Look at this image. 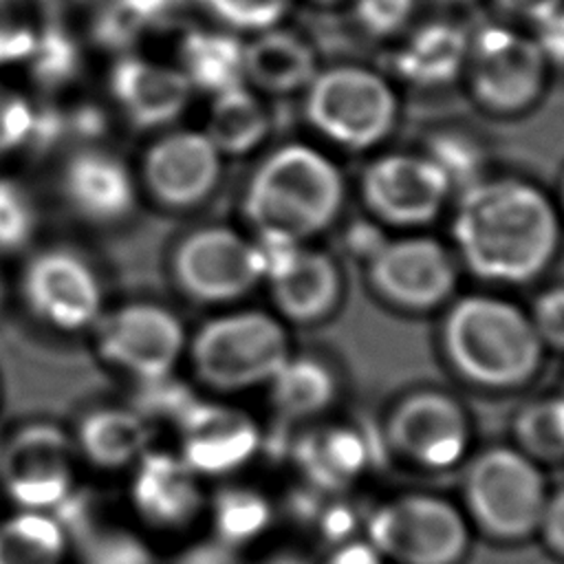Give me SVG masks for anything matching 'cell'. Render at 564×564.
<instances>
[{
    "label": "cell",
    "mask_w": 564,
    "mask_h": 564,
    "mask_svg": "<svg viewBox=\"0 0 564 564\" xmlns=\"http://www.w3.org/2000/svg\"><path fill=\"white\" fill-rule=\"evenodd\" d=\"M463 264L480 280L527 284L555 258L560 212L533 183L476 181L460 192L452 225Z\"/></svg>",
    "instance_id": "1"
},
{
    "label": "cell",
    "mask_w": 564,
    "mask_h": 564,
    "mask_svg": "<svg viewBox=\"0 0 564 564\" xmlns=\"http://www.w3.org/2000/svg\"><path fill=\"white\" fill-rule=\"evenodd\" d=\"M346 183L339 167L313 145L284 143L249 176L242 212L258 238L304 242L341 214Z\"/></svg>",
    "instance_id": "2"
},
{
    "label": "cell",
    "mask_w": 564,
    "mask_h": 564,
    "mask_svg": "<svg viewBox=\"0 0 564 564\" xmlns=\"http://www.w3.org/2000/svg\"><path fill=\"white\" fill-rule=\"evenodd\" d=\"M441 348L463 381L485 390H513L540 370L544 344L531 315L518 304L474 293L447 308Z\"/></svg>",
    "instance_id": "3"
},
{
    "label": "cell",
    "mask_w": 564,
    "mask_h": 564,
    "mask_svg": "<svg viewBox=\"0 0 564 564\" xmlns=\"http://www.w3.org/2000/svg\"><path fill=\"white\" fill-rule=\"evenodd\" d=\"M549 491L542 465L516 445H491L465 460L460 507L487 540L520 544L535 538Z\"/></svg>",
    "instance_id": "4"
},
{
    "label": "cell",
    "mask_w": 564,
    "mask_h": 564,
    "mask_svg": "<svg viewBox=\"0 0 564 564\" xmlns=\"http://www.w3.org/2000/svg\"><path fill=\"white\" fill-rule=\"evenodd\" d=\"M189 357L205 386L218 392H238L275 377L291 357L289 333L267 311H229L207 319L194 333Z\"/></svg>",
    "instance_id": "5"
},
{
    "label": "cell",
    "mask_w": 564,
    "mask_h": 564,
    "mask_svg": "<svg viewBox=\"0 0 564 564\" xmlns=\"http://www.w3.org/2000/svg\"><path fill=\"white\" fill-rule=\"evenodd\" d=\"M366 538L388 564H463L474 529L460 505L432 491H405L372 507Z\"/></svg>",
    "instance_id": "6"
},
{
    "label": "cell",
    "mask_w": 564,
    "mask_h": 564,
    "mask_svg": "<svg viewBox=\"0 0 564 564\" xmlns=\"http://www.w3.org/2000/svg\"><path fill=\"white\" fill-rule=\"evenodd\" d=\"M304 93L311 128L344 150L375 148L397 123V93L366 66L339 64L317 70Z\"/></svg>",
    "instance_id": "7"
},
{
    "label": "cell",
    "mask_w": 564,
    "mask_h": 564,
    "mask_svg": "<svg viewBox=\"0 0 564 564\" xmlns=\"http://www.w3.org/2000/svg\"><path fill=\"white\" fill-rule=\"evenodd\" d=\"M172 275L194 302L231 304L264 278V262L258 242L231 227L209 225L178 240L172 253Z\"/></svg>",
    "instance_id": "8"
},
{
    "label": "cell",
    "mask_w": 564,
    "mask_h": 564,
    "mask_svg": "<svg viewBox=\"0 0 564 564\" xmlns=\"http://www.w3.org/2000/svg\"><path fill=\"white\" fill-rule=\"evenodd\" d=\"M549 62L535 40L500 26L482 29L467 48L474 99L496 115H518L544 93Z\"/></svg>",
    "instance_id": "9"
},
{
    "label": "cell",
    "mask_w": 564,
    "mask_h": 564,
    "mask_svg": "<svg viewBox=\"0 0 564 564\" xmlns=\"http://www.w3.org/2000/svg\"><path fill=\"white\" fill-rule=\"evenodd\" d=\"M73 441L53 423L35 421L0 443V487L13 509L55 511L75 491Z\"/></svg>",
    "instance_id": "10"
},
{
    "label": "cell",
    "mask_w": 564,
    "mask_h": 564,
    "mask_svg": "<svg viewBox=\"0 0 564 564\" xmlns=\"http://www.w3.org/2000/svg\"><path fill=\"white\" fill-rule=\"evenodd\" d=\"M386 436L390 447L412 467L447 471L469 456L471 421L452 394L416 390L392 408Z\"/></svg>",
    "instance_id": "11"
},
{
    "label": "cell",
    "mask_w": 564,
    "mask_h": 564,
    "mask_svg": "<svg viewBox=\"0 0 564 564\" xmlns=\"http://www.w3.org/2000/svg\"><path fill=\"white\" fill-rule=\"evenodd\" d=\"M368 280L390 306L425 313L443 306L456 286L454 253L430 236L383 240L368 258Z\"/></svg>",
    "instance_id": "12"
},
{
    "label": "cell",
    "mask_w": 564,
    "mask_h": 564,
    "mask_svg": "<svg viewBox=\"0 0 564 564\" xmlns=\"http://www.w3.org/2000/svg\"><path fill=\"white\" fill-rule=\"evenodd\" d=\"M359 192L377 220L421 227L443 212L452 183L427 154L388 152L366 165Z\"/></svg>",
    "instance_id": "13"
},
{
    "label": "cell",
    "mask_w": 564,
    "mask_h": 564,
    "mask_svg": "<svg viewBox=\"0 0 564 564\" xmlns=\"http://www.w3.org/2000/svg\"><path fill=\"white\" fill-rule=\"evenodd\" d=\"M185 341L181 319L150 302L126 304L95 322L99 355L139 381L172 375Z\"/></svg>",
    "instance_id": "14"
},
{
    "label": "cell",
    "mask_w": 564,
    "mask_h": 564,
    "mask_svg": "<svg viewBox=\"0 0 564 564\" xmlns=\"http://www.w3.org/2000/svg\"><path fill=\"white\" fill-rule=\"evenodd\" d=\"M258 247L271 300L282 317L313 324L337 308L341 271L326 251L282 238H260Z\"/></svg>",
    "instance_id": "15"
},
{
    "label": "cell",
    "mask_w": 564,
    "mask_h": 564,
    "mask_svg": "<svg viewBox=\"0 0 564 564\" xmlns=\"http://www.w3.org/2000/svg\"><path fill=\"white\" fill-rule=\"evenodd\" d=\"M22 297L33 315L59 330H82L101 317V284L70 249H46L22 273Z\"/></svg>",
    "instance_id": "16"
},
{
    "label": "cell",
    "mask_w": 564,
    "mask_h": 564,
    "mask_svg": "<svg viewBox=\"0 0 564 564\" xmlns=\"http://www.w3.org/2000/svg\"><path fill=\"white\" fill-rule=\"evenodd\" d=\"M178 456L200 478H223L245 467L260 447L256 421L231 405L194 399L174 423Z\"/></svg>",
    "instance_id": "17"
},
{
    "label": "cell",
    "mask_w": 564,
    "mask_h": 564,
    "mask_svg": "<svg viewBox=\"0 0 564 564\" xmlns=\"http://www.w3.org/2000/svg\"><path fill=\"white\" fill-rule=\"evenodd\" d=\"M128 498L137 518L161 533L187 531L207 507L203 478L178 454L165 449H148L139 456Z\"/></svg>",
    "instance_id": "18"
},
{
    "label": "cell",
    "mask_w": 564,
    "mask_h": 564,
    "mask_svg": "<svg viewBox=\"0 0 564 564\" xmlns=\"http://www.w3.org/2000/svg\"><path fill=\"white\" fill-rule=\"evenodd\" d=\"M220 172L223 154L205 132L196 130H174L159 137L141 165L150 196L172 209H189L209 198Z\"/></svg>",
    "instance_id": "19"
},
{
    "label": "cell",
    "mask_w": 564,
    "mask_h": 564,
    "mask_svg": "<svg viewBox=\"0 0 564 564\" xmlns=\"http://www.w3.org/2000/svg\"><path fill=\"white\" fill-rule=\"evenodd\" d=\"M108 86L126 119L143 130L176 121L192 95V86L181 68L139 55H121L110 68Z\"/></svg>",
    "instance_id": "20"
},
{
    "label": "cell",
    "mask_w": 564,
    "mask_h": 564,
    "mask_svg": "<svg viewBox=\"0 0 564 564\" xmlns=\"http://www.w3.org/2000/svg\"><path fill=\"white\" fill-rule=\"evenodd\" d=\"M68 207L90 223H117L134 209L137 187L128 165L108 150L79 148L62 170Z\"/></svg>",
    "instance_id": "21"
},
{
    "label": "cell",
    "mask_w": 564,
    "mask_h": 564,
    "mask_svg": "<svg viewBox=\"0 0 564 564\" xmlns=\"http://www.w3.org/2000/svg\"><path fill=\"white\" fill-rule=\"evenodd\" d=\"M317 73L313 46L293 31L273 26L245 44V84L269 95L306 90Z\"/></svg>",
    "instance_id": "22"
},
{
    "label": "cell",
    "mask_w": 564,
    "mask_h": 564,
    "mask_svg": "<svg viewBox=\"0 0 564 564\" xmlns=\"http://www.w3.org/2000/svg\"><path fill=\"white\" fill-rule=\"evenodd\" d=\"M75 443L93 467L117 471L150 449V423L132 408H97L82 416Z\"/></svg>",
    "instance_id": "23"
},
{
    "label": "cell",
    "mask_w": 564,
    "mask_h": 564,
    "mask_svg": "<svg viewBox=\"0 0 564 564\" xmlns=\"http://www.w3.org/2000/svg\"><path fill=\"white\" fill-rule=\"evenodd\" d=\"M370 463L364 436L348 425H326L297 445V465L315 489L339 491L350 487Z\"/></svg>",
    "instance_id": "24"
},
{
    "label": "cell",
    "mask_w": 564,
    "mask_h": 564,
    "mask_svg": "<svg viewBox=\"0 0 564 564\" xmlns=\"http://www.w3.org/2000/svg\"><path fill=\"white\" fill-rule=\"evenodd\" d=\"M189 86L212 95L245 84V44L227 31H189L178 46Z\"/></svg>",
    "instance_id": "25"
},
{
    "label": "cell",
    "mask_w": 564,
    "mask_h": 564,
    "mask_svg": "<svg viewBox=\"0 0 564 564\" xmlns=\"http://www.w3.org/2000/svg\"><path fill=\"white\" fill-rule=\"evenodd\" d=\"M467 37L452 24H427L419 29L397 53L399 73L419 86L452 82L467 62Z\"/></svg>",
    "instance_id": "26"
},
{
    "label": "cell",
    "mask_w": 564,
    "mask_h": 564,
    "mask_svg": "<svg viewBox=\"0 0 564 564\" xmlns=\"http://www.w3.org/2000/svg\"><path fill=\"white\" fill-rule=\"evenodd\" d=\"M70 535L51 511L13 509L0 518V564H66Z\"/></svg>",
    "instance_id": "27"
},
{
    "label": "cell",
    "mask_w": 564,
    "mask_h": 564,
    "mask_svg": "<svg viewBox=\"0 0 564 564\" xmlns=\"http://www.w3.org/2000/svg\"><path fill=\"white\" fill-rule=\"evenodd\" d=\"M205 134L220 154H247L269 134V112L253 88L238 84L214 95Z\"/></svg>",
    "instance_id": "28"
},
{
    "label": "cell",
    "mask_w": 564,
    "mask_h": 564,
    "mask_svg": "<svg viewBox=\"0 0 564 564\" xmlns=\"http://www.w3.org/2000/svg\"><path fill=\"white\" fill-rule=\"evenodd\" d=\"M271 401L286 419H313L324 414L337 397L333 368L317 357H289L269 381Z\"/></svg>",
    "instance_id": "29"
},
{
    "label": "cell",
    "mask_w": 564,
    "mask_h": 564,
    "mask_svg": "<svg viewBox=\"0 0 564 564\" xmlns=\"http://www.w3.org/2000/svg\"><path fill=\"white\" fill-rule=\"evenodd\" d=\"M205 516L212 535L238 551L256 544L273 524L271 500L247 485H225L207 496Z\"/></svg>",
    "instance_id": "30"
},
{
    "label": "cell",
    "mask_w": 564,
    "mask_h": 564,
    "mask_svg": "<svg viewBox=\"0 0 564 564\" xmlns=\"http://www.w3.org/2000/svg\"><path fill=\"white\" fill-rule=\"evenodd\" d=\"M29 73L44 90H59L77 79L84 66V53L77 37L55 18L37 29L33 51L26 59Z\"/></svg>",
    "instance_id": "31"
},
{
    "label": "cell",
    "mask_w": 564,
    "mask_h": 564,
    "mask_svg": "<svg viewBox=\"0 0 564 564\" xmlns=\"http://www.w3.org/2000/svg\"><path fill=\"white\" fill-rule=\"evenodd\" d=\"M516 447L538 465L564 463V397H544L524 405L513 421Z\"/></svg>",
    "instance_id": "32"
},
{
    "label": "cell",
    "mask_w": 564,
    "mask_h": 564,
    "mask_svg": "<svg viewBox=\"0 0 564 564\" xmlns=\"http://www.w3.org/2000/svg\"><path fill=\"white\" fill-rule=\"evenodd\" d=\"M37 227V209L29 189L0 176V253H15L29 245Z\"/></svg>",
    "instance_id": "33"
},
{
    "label": "cell",
    "mask_w": 564,
    "mask_h": 564,
    "mask_svg": "<svg viewBox=\"0 0 564 564\" xmlns=\"http://www.w3.org/2000/svg\"><path fill=\"white\" fill-rule=\"evenodd\" d=\"M37 29L33 0H0V66L26 62Z\"/></svg>",
    "instance_id": "34"
},
{
    "label": "cell",
    "mask_w": 564,
    "mask_h": 564,
    "mask_svg": "<svg viewBox=\"0 0 564 564\" xmlns=\"http://www.w3.org/2000/svg\"><path fill=\"white\" fill-rule=\"evenodd\" d=\"M227 29L262 33L278 26L293 0H200Z\"/></svg>",
    "instance_id": "35"
},
{
    "label": "cell",
    "mask_w": 564,
    "mask_h": 564,
    "mask_svg": "<svg viewBox=\"0 0 564 564\" xmlns=\"http://www.w3.org/2000/svg\"><path fill=\"white\" fill-rule=\"evenodd\" d=\"M84 564H156V555L134 531L104 529L86 540Z\"/></svg>",
    "instance_id": "36"
},
{
    "label": "cell",
    "mask_w": 564,
    "mask_h": 564,
    "mask_svg": "<svg viewBox=\"0 0 564 564\" xmlns=\"http://www.w3.org/2000/svg\"><path fill=\"white\" fill-rule=\"evenodd\" d=\"M132 410L141 414L148 423L154 421H178V416L187 410V405L194 401L192 392L178 383L172 375L161 379H148L139 381L134 394H132Z\"/></svg>",
    "instance_id": "37"
},
{
    "label": "cell",
    "mask_w": 564,
    "mask_h": 564,
    "mask_svg": "<svg viewBox=\"0 0 564 564\" xmlns=\"http://www.w3.org/2000/svg\"><path fill=\"white\" fill-rule=\"evenodd\" d=\"M427 156L445 172L452 187L463 185V189L478 181L476 172L480 165V152L474 141L463 134H441L436 137Z\"/></svg>",
    "instance_id": "38"
},
{
    "label": "cell",
    "mask_w": 564,
    "mask_h": 564,
    "mask_svg": "<svg viewBox=\"0 0 564 564\" xmlns=\"http://www.w3.org/2000/svg\"><path fill=\"white\" fill-rule=\"evenodd\" d=\"M145 29L117 2L106 0L93 18V37L110 51H128Z\"/></svg>",
    "instance_id": "39"
},
{
    "label": "cell",
    "mask_w": 564,
    "mask_h": 564,
    "mask_svg": "<svg viewBox=\"0 0 564 564\" xmlns=\"http://www.w3.org/2000/svg\"><path fill=\"white\" fill-rule=\"evenodd\" d=\"M33 110L35 108L22 93L0 84V156L26 145Z\"/></svg>",
    "instance_id": "40"
},
{
    "label": "cell",
    "mask_w": 564,
    "mask_h": 564,
    "mask_svg": "<svg viewBox=\"0 0 564 564\" xmlns=\"http://www.w3.org/2000/svg\"><path fill=\"white\" fill-rule=\"evenodd\" d=\"M414 11V0H355V15L359 24L377 35H394L401 31Z\"/></svg>",
    "instance_id": "41"
},
{
    "label": "cell",
    "mask_w": 564,
    "mask_h": 564,
    "mask_svg": "<svg viewBox=\"0 0 564 564\" xmlns=\"http://www.w3.org/2000/svg\"><path fill=\"white\" fill-rule=\"evenodd\" d=\"M544 346L564 350V286L546 289L529 313Z\"/></svg>",
    "instance_id": "42"
},
{
    "label": "cell",
    "mask_w": 564,
    "mask_h": 564,
    "mask_svg": "<svg viewBox=\"0 0 564 564\" xmlns=\"http://www.w3.org/2000/svg\"><path fill=\"white\" fill-rule=\"evenodd\" d=\"M535 538L560 562H564V485L549 491Z\"/></svg>",
    "instance_id": "43"
},
{
    "label": "cell",
    "mask_w": 564,
    "mask_h": 564,
    "mask_svg": "<svg viewBox=\"0 0 564 564\" xmlns=\"http://www.w3.org/2000/svg\"><path fill=\"white\" fill-rule=\"evenodd\" d=\"M66 137H68L66 110L48 104L33 110V126H31L26 145H31L37 152H44L55 148Z\"/></svg>",
    "instance_id": "44"
},
{
    "label": "cell",
    "mask_w": 564,
    "mask_h": 564,
    "mask_svg": "<svg viewBox=\"0 0 564 564\" xmlns=\"http://www.w3.org/2000/svg\"><path fill=\"white\" fill-rule=\"evenodd\" d=\"M170 564H245V557L242 551L209 535L183 546Z\"/></svg>",
    "instance_id": "45"
},
{
    "label": "cell",
    "mask_w": 564,
    "mask_h": 564,
    "mask_svg": "<svg viewBox=\"0 0 564 564\" xmlns=\"http://www.w3.org/2000/svg\"><path fill=\"white\" fill-rule=\"evenodd\" d=\"M66 126H68V137L93 141L106 132L108 117L95 104H79L66 110Z\"/></svg>",
    "instance_id": "46"
},
{
    "label": "cell",
    "mask_w": 564,
    "mask_h": 564,
    "mask_svg": "<svg viewBox=\"0 0 564 564\" xmlns=\"http://www.w3.org/2000/svg\"><path fill=\"white\" fill-rule=\"evenodd\" d=\"M315 564H388L383 555L364 538H350L330 549V553Z\"/></svg>",
    "instance_id": "47"
},
{
    "label": "cell",
    "mask_w": 564,
    "mask_h": 564,
    "mask_svg": "<svg viewBox=\"0 0 564 564\" xmlns=\"http://www.w3.org/2000/svg\"><path fill=\"white\" fill-rule=\"evenodd\" d=\"M505 13L540 24L564 7V0H494Z\"/></svg>",
    "instance_id": "48"
},
{
    "label": "cell",
    "mask_w": 564,
    "mask_h": 564,
    "mask_svg": "<svg viewBox=\"0 0 564 564\" xmlns=\"http://www.w3.org/2000/svg\"><path fill=\"white\" fill-rule=\"evenodd\" d=\"M542 35L535 40L546 62H564V7L540 22Z\"/></svg>",
    "instance_id": "49"
},
{
    "label": "cell",
    "mask_w": 564,
    "mask_h": 564,
    "mask_svg": "<svg viewBox=\"0 0 564 564\" xmlns=\"http://www.w3.org/2000/svg\"><path fill=\"white\" fill-rule=\"evenodd\" d=\"M260 564H315V562L295 549H278L271 555H267Z\"/></svg>",
    "instance_id": "50"
},
{
    "label": "cell",
    "mask_w": 564,
    "mask_h": 564,
    "mask_svg": "<svg viewBox=\"0 0 564 564\" xmlns=\"http://www.w3.org/2000/svg\"><path fill=\"white\" fill-rule=\"evenodd\" d=\"M84 2H88V0H33L35 7L48 11L51 15H62V13L70 11V9L82 7Z\"/></svg>",
    "instance_id": "51"
},
{
    "label": "cell",
    "mask_w": 564,
    "mask_h": 564,
    "mask_svg": "<svg viewBox=\"0 0 564 564\" xmlns=\"http://www.w3.org/2000/svg\"><path fill=\"white\" fill-rule=\"evenodd\" d=\"M178 2H183V0H170V4H172V7H176Z\"/></svg>",
    "instance_id": "52"
},
{
    "label": "cell",
    "mask_w": 564,
    "mask_h": 564,
    "mask_svg": "<svg viewBox=\"0 0 564 564\" xmlns=\"http://www.w3.org/2000/svg\"><path fill=\"white\" fill-rule=\"evenodd\" d=\"M562 209H564V185H562Z\"/></svg>",
    "instance_id": "53"
},
{
    "label": "cell",
    "mask_w": 564,
    "mask_h": 564,
    "mask_svg": "<svg viewBox=\"0 0 564 564\" xmlns=\"http://www.w3.org/2000/svg\"><path fill=\"white\" fill-rule=\"evenodd\" d=\"M0 300H2V280H0Z\"/></svg>",
    "instance_id": "54"
}]
</instances>
